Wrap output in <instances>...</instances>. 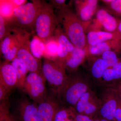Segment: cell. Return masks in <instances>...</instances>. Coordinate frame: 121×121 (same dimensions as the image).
<instances>
[{
	"label": "cell",
	"instance_id": "6da1fadb",
	"mask_svg": "<svg viewBox=\"0 0 121 121\" xmlns=\"http://www.w3.org/2000/svg\"><path fill=\"white\" fill-rule=\"evenodd\" d=\"M91 87L92 83L90 78L83 74L75 73L67 76L56 92L61 103L74 108L81 97L91 90Z\"/></svg>",
	"mask_w": 121,
	"mask_h": 121
},
{
	"label": "cell",
	"instance_id": "7a4b0ae2",
	"mask_svg": "<svg viewBox=\"0 0 121 121\" xmlns=\"http://www.w3.org/2000/svg\"><path fill=\"white\" fill-rule=\"evenodd\" d=\"M59 23L62 24L64 32L75 47L84 48L87 46L83 23L68 8L59 12Z\"/></svg>",
	"mask_w": 121,
	"mask_h": 121
},
{
	"label": "cell",
	"instance_id": "3957f363",
	"mask_svg": "<svg viewBox=\"0 0 121 121\" xmlns=\"http://www.w3.org/2000/svg\"><path fill=\"white\" fill-rule=\"evenodd\" d=\"M59 23L54 13V8L50 3L42 1L35 25L37 36L44 44L55 36Z\"/></svg>",
	"mask_w": 121,
	"mask_h": 121
},
{
	"label": "cell",
	"instance_id": "277c9868",
	"mask_svg": "<svg viewBox=\"0 0 121 121\" xmlns=\"http://www.w3.org/2000/svg\"><path fill=\"white\" fill-rule=\"evenodd\" d=\"M17 7L9 20L13 26L31 34L35 30L36 20L41 8L42 1L34 0Z\"/></svg>",
	"mask_w": 121,
	"mask_h": 121
},
{
	"label": "cell",
	"instance_id": "5b68a950",
	"mask_svg": "<svg viewBox=\"0 0 121 121\" xmlns=\"http://www.w3.org/2000/svg\"><path fill=\"white\" fill-rule=\"evenodd\" d=\"M12 31L16 33L19 38V48L17 57L31 73H41L42 65L40 60L33 55L30 50L29 37L31 34L20 28L14 26Z\"/></svg>",
	"mask_w": 121,
	"mask_h": 121
},
{
	"label": "cell",
	"instance_id": "8992f818",
	"mask_svg": "<svg viewBox=\"0 0 121 121\" xmlns=\"http://www.w3.org/2000/svg\"><path fill=\"white\" fill-rule=\"evenodd\" d=\"M66 70L64 63L58 59H45L42 65L44 77L56 91L67 78Z\"/></svg>",
	"mask_w": 121,
	"mask_h": 121
},
{
	"label": "cell",
	"instance_id": "52a82bcc",
	"mask_svg": "<svg viewBox=\"0 0 121 121\" xmlns=\"http://www.w3.org/2000/svg\"><path fill=\"white\" fill-rule=\"evenodd\" d=\"M45 80L43 73H30L27 76L23 91L38 104L47 96Z\"/></svg>",
	"mask_w": 121,
	"mask_h": 121
},
{
	"label": "cell",
	"instance_id": "ba28073f",
	"mask_svg": "<svg viewBox=\"0 0 121 121\" xmlns=\"http://www.w3.org/2000/svg\"><path fill=\"white\" fill-rule=\"evenodd\" d=\"M104 88L99 98L101 107L99 115L108 121H115L118 93L112 87L104 86Z\"/></svg>",
	"mask_w": 121,
	"mask_h": 121
},
{
	"label": "cell",
	"instance_id": "9c48e42d",
	"mask_svg": "<svg viewBox=\"0 0 121 121\" xmlns=\"http://www.w3.org/2000/svg\"><path fill=\"white\" fill-rule=\"evenodd\" d=\"M101 107V101L94 91L91 90L81 97L74 109L78 114L93 118L99 115Z\"/></svg>",
	"mask_w": 121,
	"mask_h": 121
},
{
	"label": "cell",
	"instance_id": "30bf717a",
	"mask_svg": "<svg viewBox=\"0 0 121 121\" xmlns=\"http://www.w3.org/2000/svg\"><path fill=\"white\" fill-rule=\"evenodd\" d=\"M0 41V52L5 61L12 62L17 57L19 43L17 34L13 31Z\"/></svg>",
	"mask_w": 121,
	"mask_h": 121
},
{
	"label": "cell",
	"instance_id": "8fae6325",
	"mask_svg": "<svg viewBox=\"0 0 121 121\" xmlns=\"http://www.w3.org/2000/svg\"><path fill=\"white\" fill-rule=\"evenodd\" d=\"M98 1L97 0H76L75 1L76 15L80 21H90L97 11Z\"/></svg>",
	"mask_w": 121,
	"mask_h": 121
},
{
	"label": "cell",
	"instance_id": "7c38bea8",
	"mask_svg": "<svg viewBox=\"0 0 121 121\" xmlns=\"http://www.w3.org/2000/svg\"><path fill=\"white\" fill-rule=\"evenodd\" d=\"M37 104L39 121H55L56 114L59 108L55 99L47 96Z\"/></svg>",
	"mask_w": 121,
	"mask_h": 121
},
{
	"label": "cell",
	"instance_id": "4fadbf2b",
	"mask_svg": "<svg viewBox=\"0 0 121 121\" xmlns=\"http://www.w3.org/2000/svg\"><path fill=\"white\" fill-rule=\"evenodd\" d=\"M0 84L11 91L17 87V78L14 67L11 63L5 61L0 65Z\"/></svg>",
	"mask_w": 121,
	"mask_h": 121
},
{
	"label": "cell",
	"instance_id": "5bb4252c",
	"mask_svg": "<svg viewBox=\"0 0 121 121\" xmlns=\"http://www.w3.org/2000/svg\"><path fill=\"white\" fill-rule=\"evenodd\" d=\"M87 58L91 77L98 84L101 85L103 74L109 66L100 56H88Z\"/></svg>",
	"mask_w": 121,
	"mask_h": 121
},
{
	"label": "cell",
	"instance_id": "9a60e30c",
	"mask_svg": "<svg viewBox=\"0 0 121 121\" xmlns=\"http://www.w3.org/2000/svg\"><path fill=\"white\" fill-rule=\"evenodd\" d=\"M17 111L20 121H39L38 104L23 99L19 103Z\"/></svg>",
	"mask_w": 121,
	"mask_h": 121
},
{
	"label": "cell",
	"instance_id": "2e32d148",
	"mask_svg": "<svg viewBox=\"0 0 121 121\" xmlns=\"http://www.w3.org/2000/svg\"><path fill=\"white\" fill-rule=\"evenodd\" d=\"M87 56H99L107 51H113L121 52V41L117 39H111L86 47Z\"/></svg>",
	"mask_w": 121,
	"mask_h": 121
},
{
	"label": "cell",
	"instance_id": "e0dca14e",
	"mask_svg": "<svg viewBox=\"0 0 121 121\" xmlns=\"http://www.w3.org/2000/svg\"><path fill=\"white\" fill-rule=\"evenodd\" d=\"M86 48H79L75 47L73 51L64 62L65 69L71 72L75 71L87 58Z\"/></svg>",
	"mask_w": 121,
	"mask_h": 121
},
{
	"label": "cell",
	"instance_id": "ac0fdd59",
	"mask_svg": "<svg viewBox=\"0 0 121 121\" xmlns=\"http://www.w3.org/2000/svg\"><path fill=\"white\" fill-rule=\"evenodd\" d=\"M96 19L99 23L106 30V31L114 32L117 30L118 19L116 18L104 9H99L96 13Z\"/></svg>",
	"mask_w": 121,
	"mask_h": 121
},
{
	"label": "cell",
	"instance_id": "d6986e66",
	"mask_svg": "<svg viewBox=\"0 0 121 121\" xmlns=\"http://www.w3.org/2000/svg\"><path fill=\"white\" fill-rule=\"evenodd\" d=\"M86 36L88 46H93L110 40H118L115 32H110L99 30L90 31L87 33Z\"/></svg>",
	"mask_w": 121,
	"mask_h": 121
},
{
	"label": "cell",
	"instance_id": "ffe728a7",
	"mask_svg": "<svg viewBox=\"0 0 121 121\" xmlns=\"http://www.w3.org/2000/svg\"><path fill=\"white\" fill-rule=\"evenodd\" d=\"M121 81V56L117 63L108 67L103 76L101 85L106 86Z\"/></svg>",
	"mask_w": 121,
	"mask_h": 121
},
{
	"label": "cell",
	"instance_id": "44dd1931",
	"mask_svg": "<svg viewBox=\"0 0 121 121\" xmlns=\"http://www.w3.org/2000/svg\"><path fill=\"white\" fill-rule=\"evenodd\" d=\"M11 63L15 69L17 76V87L23 90L28 71L17 57Z\"/></svg>",
	"mask_w": 121,
	"mask_h": 121
},
{
	"label": "cell",
	"instance_id": "7402d4cb",
	"mask_svg": "<svg viewBox=\"0 0 121 121\" xmlns=\"http://www.w3.org/2000/svg\"><path fill=\"white\" fill-rule=\"evenodd\" d=\"M63 31L60 27L58 26L54 37L58 42V48L70 54L74 49L75 46Z\"/></svg>",
	"mask_w": 121,
	"mask_h": 121
},
{
	"label": "cell",
	"instance_id": "603a6c76",
	"mask_svg": "<svg viewBox=\"0 0 121 121\" xmlns=\"http://www.w3.org/2000/svg\"><path fill=\"white\" fill-rule=\"evenodd\" d=\"M76 113L73 107H59L56 114L55 121H75Z\"/></svg>",
	"mask_w": 121,
	"mask_h": 121
},
{
	"label": "cell",
	"instance_id": "cb8c5ba5",
	"mask_svg": "<svg viewBox=\"0 0 121 121\" xmlns=\"http://www.w3.org/2000/svg\"><path fill=\"white\" fill-rule=\"evenodd\" d=\"M45 51L43 56L45 59L56 60L57 58L58 44L55 37H54L45 44Z\"/></svg>",
	"mask_w": 121,
	"mask_h": 121
},
{
	"label": "cell",
	"instance_id": "d4e9b609",
	"mask_svg": "<svg viewBox=\"0 0 121 121\" xmlns=\"http://www.w3.org/2000/svg\"><path fill=\"white\" fill-rule=\"evenodd\" d=\"M30 50L33 56L40 60L43 56L45 51V44L37 36H35L30 41Z\"/></svg>",
	"mask_w": 121,
	"mask_h": 121
},
{
	"label": "cell",
	"instance_id": "484cf974",
	"mask_svg": "<svg viewBox=\"0 0 121 121\" xmlns=\"http://www.w3.org/2000/svg\"><path fill=\"white\" fill-rule=\"evenodd\" d=\"M17 7L13 4V0H0V13L5 18L9 19L12 17L14 9Z\"/></svg>",
	"mask_w": 121,
	"mask_h": 121
},
{
	"label": "cell",
	"instance_id": "4316f807",
	"mask_svg": "<svg viewBox=\"0 0 121 121\" xmlns=\"http://www.w3.org/2000/svg\"><path fill=\"white\" fill-rule=\"evenodd\" d=\"M13 26L9 20L0 15V40L2 41L12 32Z\"/></svg>",
	"mask_w": 121,
	"mask_h": 121
},
{
	"label": "cell",
	"instance_id": "83f0119b",
	"mask_svg": "<svg viewBox=\"0 0 121 121\" xmlns=\"http://www.w3.org/2000/svg\"><path fill=\"white\" fill-rule=\"evenodd\" d=\"M108 9V12L112 15L121 18V0H104Z\"/></svg>",
	"mask_w": 121,
	"mask_h": 121
},
{
	"label": "cell",
	"instance_id": "f1b7e54d",
	"mask_svg": "<svg viewBox=\"0 0 121 121\" xmlns=\"http://www.w3.org/2000/svg\"><path fill=\"white\" fill-rule=\"evenodd\" d=\"M121 52H118L113 51H107L102 54L99 56L105 61L109 67L113 66L118 62L121 56L119 55Z\"/></svg>",
	"mask_w": 121,
	"mask_h": 121
},
{
	"label": "cell",
	"instance_id": "f546056e",
	"mask_svg": "<svg viewBox=\"0 0 121 121\" xmlns=\"http://www.w3.org/2000/svg\"><path fill=\"white\" fill-rule=\"evenodd\" d=\"M9 105L8 100L0 102V121H15L9 112Z\"/></svg>",
	"mask_w": 121,
	"mask_h": 121
},
{
	"label": "cell",
	"instance_id": "4dcf8cb0",
	"mask_svg": "<svg viewBox=\"0 0 121 121\" xmlns=\"http://www.w3.org/2000/svg\"><path fill=\"white\" fill-rule=\"evenodd\" d=\"M51 4L54 8L58 9L59 11L68 8L67 5L65 4V0H54L50 1Z\"/></svg>",
	"mask_w": 121,
	"mask_h": 121
},
{
	"label": "cell",
	"instance_id": "1f68e13d",
	"mask_svg": "<svg viewBox=\"0 0 121 121\" xmlns=\"http://www.w3.org/2000/svg\"><path fill=\"white\" fill-rule=\"evenodd\" d=\"M11 91L4 86L0 84V102L8 100L9 93Z\"/></svg>",
	"mask_w": 121,
	"mask_h": 121
},
{
	"label": "cell",
	"instance_id": "d6a6232c",
	"mask_svg": "<svg viewBox=\"0 0 121 121\" xmlns=\"http://www.w3.org/2000/svg\"><path fill=\"white\" fill-rule=\"evenodd\" d=\"M115 121H121V96L118 94L117 105L115 113Z\"/></svg>",
	"mask_w": 121,
	"mask_h": 121
},
{
	"label": "cell",
	"instance_id": "836d02e7",
	"mask_svg": "<svg viewBox=\"0 0 121 121\" xmlns=\"http://www.w3.org/2000/svg\"><path fill=\"white\" fill-rule=\"evenodd\" d=\"M104 86L110 87L113 88L117 91L118 94L121 96V81L111 83Z\"/></svg>",
	"mask_w": 121,
	"mask_h": 121
},
{
	"label": "cell",
	"instance_id": "e575fe53",
	"mask_svg": "<svg viewBox=\"0 0 121 121\" xmlns=\"http://www.w3.org/2000/svg\"><path fill=\"white\" fill-rule=\"evenodd\" d=\"M75 121H93V118L76 113Z\"/></svg>",
	"mask_w": 121,
	"mask_h": 121
},
{
	"label": "cell",
	"instance_id": "d590c367",
	"mask_svg": "<svg viewBox=\"0 0 121 121\" xmlns=\"http://www.w3.org/2000/svg\"><path fill=\"white\" fill-rule=\"evenodd\" d=\"M118 40L121 41V18H118V24L115 32Z\"/></svg>",
	"mask_w": 121,
	"mask_h": 121
},
{
	"label": "cell",
	"instance_id": "8d00e7d4",
	"mask_svg": "<svg viewBox=\"0 0 121 121\" xmlns=\"http://www.w3.org/2000/svg\"><path fill=\"white\" fill-rule=\"evenodd\" d=\"M27 0H13V4L16 7H17L26 4Z\"/></svg>",
	"mask_w": 121,
	"mask_h": 121
},
{
	"label": "cell",
	"instance_id": "74e56055",
	"mask_svg": "<svg viewBox=\"0 0 121 121\" xmlns=\"http://www.w3.org/2000/svg\"><path fill=\"white\" fill-rule=\"evenodd\" d=\"M93 121H110L105 119L98 115L93 118Z\"/></svg>",
	"mask_w": 121,
	"mask_h": 121
}]
</instances>
